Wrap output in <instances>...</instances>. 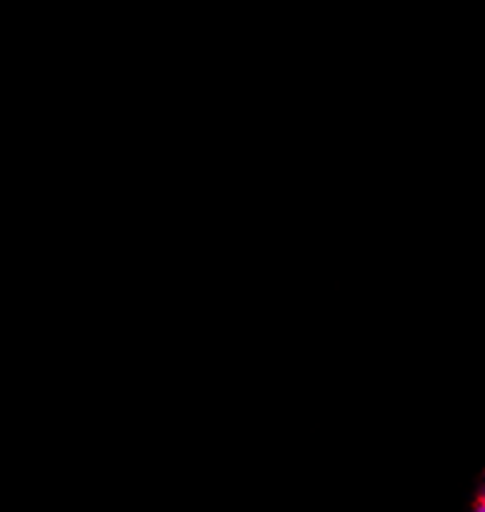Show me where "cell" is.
<instances>
[{"instance_id": "obj_1", "label": "cell", "mask_w": 485, "mask_h": 512, "mask_svg": "<svg viewBox=\"0 0 485 512\" xmlns=\"http://www.w3.org/2000/svg\"><path fill=\"white\" fill-rule=\"evenodd\" d=\"M476 512H485V488H483V493H481V500H478V510Z\"/></svg>"}]
</instances>
